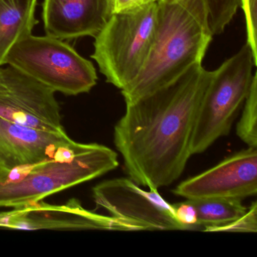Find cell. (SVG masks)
Masks as SVG:
<instances>
[{
  "instance_id": "6da1fadb",
  "label": "cell",
  "mask_w": 257,
  "mask_h": 257,
  "mask_svg": "<svg viewBox=\"0 0 257 257\" xmlns=\"http://www.w3.org/2000/svg\"><path fill=\"white\" fill-rule=\"evenodd\" d=\"M214 71L195 64L171 83L126 103L114 143L130 179L158 191L183 174L198 109Z\"/></svg>"
},
{
  "instance_id": "7a4b0ae2",
  "label": "cell",
  "mask_w": 257,
  "mask_h": 257,
  "mask_svg": "<svg viewBox=\"0 0 257 257\" xmlns=\"http://www.w3.org/2000/svg\"><path fill=\"white\" fill-rule=\"evenodd\" d=\"M158 25L147 62L121 90L126 103L168 85L195 64H202L213 38L207 25L181 2L158 0Z\"/></svg>"
},
{
  "instance_id": "3957f363",
  "label": "cell",
  "mask_w": 257,
  "mask_h": 257,
  "mask_svg": "<svg viewBox=\"0 0 257 257\" xmlns=\"http://www.w3.org/2000/svg\"><path fill=\"white\" fill-rule=\"evenodd\" d=\"M118 165V155L109 147L75 141L53 157L0 177V208L43 201L52 194L100 177Z\"/></svg>"
},
{
  "instance_id": "277c9868",
  "label": "cell",
  "mask_w": 257,
  "mask_h": 257,
  "mask_svg": "<svg viewBox=\"0 0 257 257\" xmlns=\"http://www.w3.org/2000/svg\"><path fill=\"white\" fill-rule=\"evenodd\" d=\"M158 1L125 13L112 14L94 37L91 58L108 83L123 89L144 68L156 35Z\"/></svg>"
},
{
  "instance_id": "5b68a950",
  "label": "cell",
  "mask_w": 257,
  "mask_h": 257,
  "mask_svg": "<svg viewBox=\"0 0 257 257\" xmlns=\"http://www.w3.org/2000/svg\"><path fill=\"white\" fill-rule=\"evenodd\" d=\"M5 64L66 95L89 92L97 84L92 62L64 40L50 36L31 34L19 40L7 52L3 63Z\"/></svg>"
},
{
  "instance_id": "8992f818",
  "label": "cell",
  "mask_w": 257,
  "mask_h": 257,
  "mask_svg": "<svg viewBox=\"0 0 257 257\" xmlns=\"http://www.w3.org/2000/svg\"><path fill=\"white\" fill-rule=\"evenodd\" d=\"M256 66L257 61L246 43L214 70L198 109L191 144L192 156L204 153L219 138L228 135L250 89L255 74L252 69Z\"/></svg>"
},
{
  "instance_id": "52a82bcc",
  "label": "cell",
  "mask_w": 257,
  "mask_h": 257,
  "mask_svg": "<svg viewBox=\"0 0 257 257\" xmlns=\"http://www.w3.org/2000/svg\"><path fill=\"white\" fill-rule=\"evenodd\" d=\"M0 66V117L21 125L65 132L55 91L12 66Z\"/></svg>"
},
{
  "instance_id": "ba28073f",
  "label": "cell",
  "mask_w": 257,
  "mask_h": 257,
  "mask_svg": "<svg viewBox=\"0 0 257 257\" xmlns=\"http://www.w3.org/2000/svg\"><path fill=\"white\" fill-rule=\"evenodd\" d=\"M93 198L97 207L111 216L132 222L141 230H188L158 191L144 190L132 179L101 182L93 188Z\"/></svg>"
},
{
  "instance_id": "9c48e42d",
  "label": "cell",
  "mask_w": 257,
  "mask_h": 257,
  "mask_svg": "<svg viewBox=\"0 0 257 257\" xmlns=\"http://www.w3.org/2000/svg\"><path fill=\"white\" fill-rule=\"evenodd\" d=\"M0 228L60 231L140 230L132 222L86 210L75 198L60 205L40 201L0 211Z\"/></svg>"
},
{
  "instance_id": "30bf717a",
  "label": "cell",
  "mask_w": 257,
  "mask_h": 257,
  "mask_svg": "<svg viewBox=\"0 0 257 257\" xmlns=\"http://www.w3.org/2000/svg\"><path fill=\"white\" fill-rule=\"evenodd\" d=\"M187 200H241L257 192V150L248 147L210 169L182 182L173 190Z\"/></svg>"
},
{
  "instance_id": "8fae6325",
  "label": "cell",
  "mask_w": 257,
  "mask_h": 257,
  "mask_svg": "<svg viewBox=\"0 0 257 257\" xmlns=\"http://www.w3.org/2000/svg\"><path fill=\"white\" fill-rule=\"evenodd\" d=\"M74 142L65 132L40 130L0 117V172L4 176L43 162Z\"/></svg>"
},
{
  "instance_id": "7c38bea8",
  "label": "cell",
  "mask_w": 257,
  "mask_h": 257,
  "mask_svg": "<svg viewBox=\"0 0 257 257\" xmlns=\"http://www.w3.org/2000/svg\"><path fill=\"white\" fill-rule=\"evenodd\" d=\"M112 15V0H44L46 34L61 40L95 37Z\"/></svg>"
},
{
  "instance_id": "4fadbf2b",
  "label": "cell",
  "mask_w": 257,
  "mask_h": 257,
  "mask_svg": "<svg viewBox=\"0 0 257 257\" xmlns=\"http://www.w3.org/2000/svg\"><path fill=\"white\" fill-rule=\"evenodd\" d=\"M37 0H0V66L10 48L32 34Z\"/></svg>"
},
{
  "instance_id": "5bb4252c",
  "label": "cell",
  "mask_w": 257,
  "mask_h": 257,
  "mask_svg": "<svg viewBox=\"0 0 257 257\" xmlns=\"http://www.w3.org/2000/svg\"><path fill=\"white\" fill-rule=\"evenodd\" d=\"M181 2L208 27L213 36L223 33L240 8V0H168Z\"/></svg>"
},
{
  "instance_id": "9a60e30c",
  "label": "cell",
  "mask_w": 257,
  "mask_h": 257,
  "mask_svg": "<svg viewBox=\"0 0 257 257\" xmlns=\"http://www.w3.org/2000/svg\"><path fill=\"white\" fill-rule=\"evenodd\" d=\"M195 207L198 225L204 227L219 226L233 222L246 213L247 208L240 200H189ZM203 231V230H202Z\"/></svg>"
},
{
  "instance_id": "2e32d148",
  "label": "cell",
  "mask_w": 257,
  "mask_h": 257,
  "mask_svg": "<svg viewBox=\"0 0 257 257\" xmlns=\"http://www.w3.org/2000/svg\"><path fill=\"white\" fill-rule=\"evenodd\" d=\"M244 108L236 127L237 137L251 148H257V75L245 99Z\"/></svg>"
},
{
  "instance_id": "e0dca14e",
  "label": "cell",
  "mask_w": 257,
  "mask_h": 257,
  "mask_svg": "<svg viewBox=\"0 0 257 257\" xmlns=\"http://www.w3.org/2000/svg\"><path fill=\"white\" fill-rule=\"evenodd\" d=\"M204 231L255 233L257 231V204L255 201L246 213L233 222L219 226L204 227Z\"/></svg>"
},
{
  "instance_id": "ac0fdd59",
  "label": "cell",
  "mask_w": 257,
  "mask_h": 257,
  "mask_svg": "<svg viewBox=\"0 0 257 257\" xmlns=\"http://www.w3.org/2000/svg\"><path fill=\"white\" fill-rule=\"evenodd\" d=\"M246 23V43L257 61V0H240Z\"/></svg>"
},
{
  "instance_id": "d6986e66",
  "label": "cell",
  "mask_w": 257,
  "mask_h": 257,
  "mask_svg": "<svg viewBox=\"0 0 257 257\" xmlns=\"http://www.w3.org/2000/svg\"><path fill=\"white\" fill-rule=\"evenodd\" d=\"M174 214L180 223L184 225L188 230H203V227L198 225L196 210L189 200L184 202L171 204Z\"/></svg>"
},
{
  "instance_id": "ffe728a7",
  "label": "cell",
  "mask_w": 257,
  "mask_h": 257,
  "mask_svg": "<svg viewBox=\"0 0 257 257\" xmlns=\"http://www.w3.org/2000/svg\"><path fill=\"white\" fill-rule=\"evenodd\" d=\"M158 0H112V14L138 10Z\"/></svg>"
},
{
  "instance_id": "44dd1931",
  "label": "cell",
  "mask_w": 257,
  "mask_h": 257,
  "mask_svg": "<svg viewBox=\"0 0 257 257\" xmlns=\"http://www.w3.org/2000/svg\"><path fill=\"white\" fill-rule=\"evenodd\" d=\"M2 176H3L2 173L0 172V177H2Z\"/></svg>"
}]
</instances>
